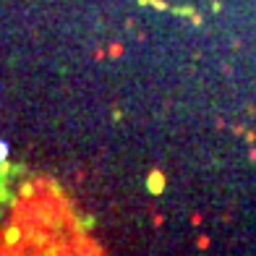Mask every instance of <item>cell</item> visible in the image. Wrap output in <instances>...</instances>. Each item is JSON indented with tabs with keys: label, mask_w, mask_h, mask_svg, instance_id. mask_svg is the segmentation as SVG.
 <instances>
[{
	"label": "cell",
	"mask_w": 256,
	"mask_h": 256,
	"mask_svg": "<svg viewBox=\"0 0 256 256\" xmlns=\"http://www.w3.org/2000/svg\"><path fill=\"white\" fill-rule=\"evenodd\" d=\"M6 157H8V144H6V142H0V162H3Z\"/></svg>",
	"instance_id": "cell-1"
}]
</instances>
